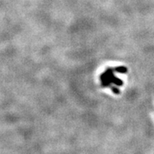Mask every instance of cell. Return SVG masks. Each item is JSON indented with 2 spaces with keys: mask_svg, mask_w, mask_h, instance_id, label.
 Listing matches in <instances>:
<instances>
[{
  "mask_svg": "<svg viewBox=\"0 0 154 154\" xmlns=\"http://www.w3.org/2000/svg\"><path fill=\"white\" fill-rule=\"evenodd\" d=\"M127 68H125V67H117V68H116L115 71L116 72H117V73H127Z\"/></svg>",
  "mask_w": 154,
  "mask_h": 154,
  "instance_id": "cell-2",
  "label": "cell"
},
{
  "mask_svg": "<svg viewBox=\"0 0 154 154\" xmlns=\"http://www.w3.org/2000/svg\"><path fill=\"white\" fill-rule=\"evenodd\" d=\"M113 71L114 70L112 69H109L106 71L104 74L102 75L101 76V79H102V86L104 87H108L111 83H115L116 85H119L121 86L123 84V82L119 79H116L115 76H113Z\"/></svg>",
  "mask_w": 154,
  "mask_h": 154,
  "instance_id": "cell-1",
  "label": "cell"
},
{
  "mask_svg": "<svg viewBox=\"0 0 154 154\" xmlns=\"http://www.w3.org/2000/svg\"><path fill=\"white\" fill-rule=\"evenodd\" d=\"M112 91H113V92H114V93H115V94H120V91H119V90H118L117 88L112 87Z\"/></svg>",
  "mask_w": 154,
  "mask_h": 154,
  "instance_id": "cell-3",
  "label": "cell"
}]
</instances>
